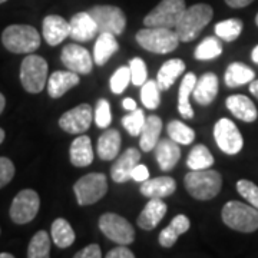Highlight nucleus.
Listing matches in <instances>:
<instances>
[{
	"label": "nucleus",
	"instance_id": "nucleus-47",
	"mask_svg": "<svg viewBox=\"0 0 258 258\" xmlns=\"http://www.w3.org/2000/svg\"><path fill=\"white\" fill-rule=\"evenodd\" d=\"M132 179L137 182H144V181L149 179V171H148L147 166L142 165V164H138L135 166L132 171Z\"/></svg>",
	"mask_w": 258,
	"mask_h": 258
},
{
	"label": "nucleus",
	"instance_id": "nucleus-4",
	"mask_svg": "<svg viewBox=\"0 0 258 258\" xmlns=\"http://www.w3.org/2000/svg\"><path fill=\"white\" fill-rule=\"evenodd\" d=\"M222 221L231 230L254 232L258 230V210L251 204L230 201L222 208Z\"/></svg>",
	"mask_w": 258,
	"mask_h": 258
},
{
	"label": "nucleus",
	"instance_id": "nucleus-12",
	"mask_svg": "<svg viewBox=\"0 0 258 258\" xmlns=\"http://www.w3.org/2000/svg\"><path fill=\"white\" fill-rule=\"evenodd\" d=\"M214 138L218 148L228 155L238 154L244 147V139L237 125L228 118H221L214 126Z\"/></svg>",
	"mask_w": 258,
	"mask_h": 258
},
{
	"label": "nucleus",
	"instance_id": "nucleus-22",
	"mask_svg": "<svg viewBox=\"0 0 258 258\" xmlns=\"http://www.w3.org/2000/svg\"><path fill=\"white\" fill-rule=\"evenodd\" d=\"M176 182L171 176H157L141 185V194L148 198H165L175 192Z\"/></svg>",
	"mask_w": 258,
	"mask_h": 258
},
{
	"label": "nucleus",
	"instance_id": "nucleus-14",
	"mask_svg": "<svg viewBox=\"0 0 258 258\" xmlns=\"http://www.w3.org/2000/svg\"><path fill=\"white\" fill-rule=\"evenodd\" d=\"M60 60L69 71L79 75L91 74L93 62H95L91 52L86 47L75 45V43H69L62 49Z\"/></svg>",
	"mask_w": 258,
	"mask_h": 258
},
{
	"label": "nucleus",
	"instance_id": "nucleus-27",
	"mask_svg": "<svg viewBox=\"0 0 258 258\" xmlns=\"http://www.w3.org/2000/svg\"><path fill=\"white\" fill-rule=\"evenodd\" d=\"M162 131V120L157 115H151L145 120V125L141 131V141H139V147L142 151L149 152L154 151L157 144L159 142V135Z\"/></svg>",
	"mask_w": 258,
	"mask_h": 258
},
{
	"label": "nucleus",
	"instance_id": "nucleus-7",
	"mask_svg": "<svg viewBox=\"0 0 258 258\" xmlns=\"http://www.w3.org/2000/svg\"><path fill=\"white\" fill-rule=\"evenodd\" d=\"M185 9V0H162L144 18V25L147 28L175 29Z\"/></svg>",
	"mask_w": 258,
	"mask_h": 258
},
{
	"label": "nucleus",
	"instance_id": "nucleus-46",
	"mask_svg": "<svg viewBox=\"0 0 258 258\" xmlns=\"http://www.w3.org/2000/svg\"><path fill=\"white\" fill-rule=\"evenodd\" d=\"M106 257L108 258H134L135 257V254H134V252H132L126 245H120L119 244V247L111 249V251L106 254Z\"/></svg>",
	"mask_w": 258,
	"mask_h": 258
},
{
	"label": "nucleus",
	"instance_id": "nucleus-52",
	"mask_svg": "<svg viewBox=\"0 0 258 258\" xmlns=\"http://www.w3.org/2000/svg\"><path fill=\"white\" fill-rule=\"evenodd\" d=\"M5 106H6V99H5V96L0 93V115H2V112L5 111Z\"/></svg>",
	"mask_w": 258,
	"mask_h": 258
},
{
	"label": "nucleus",
	"instance_id": "nucleus-30",
	"mask_svg": "<svg viewBox=\"0 0 258 258\" xmlns=\"http://www.w3.org/2000/svg\"><path fill=\"white\" fill-rule=\"evenodd\" d=\"M197 83V76L192 72L185 74L184 79L179 86V92H178V111L181 113V116H184L185 119H191L194 116V111L189 103V95L194 92Z\"/></svg>",
	"mask_w": 258,
	"mask_h": 258
},
{
	"label": "nucleus",
	"instance_id": "nucleus-2",
	"mask_svg": "<svg viewBox=\"0 0 258 258\" xmlns=\"http://www.w3.org/2000/svg\"><path fill=\"white\" fill-rule=\"evenodd\" d=\"M214 10L210 5L198 3L186 8L178 20L175 32L181 42H192L203 32V29L211 22Z\"/></svg>",
	"mask_w": 258,
	"mask_h": 258
},
{
	"label": "nucleus",
	"instance_id": "nucleus-29",
	"mask_svg": "<svg viewBox=\"0 0 258 258\" xmlns=\"http://www.w3.org/2000/svg\"><path fill=\"white\" fill-rule=\"evenodd\" d=\"M185 72V63L181 59H169L161 66L157 76L158 86L161 91H168L175 81Z\"/></svg>",
	"mask_w": 258,
	"mask_h": 258
},
{
	"label": "nucleus",
	"instance_id": "nucleus-45",
	"mask_svg": "<svg viewBox=\"0 0 258 258\" xmlns=\"http://www.w3.org/2000/svg\"><path fill=\"white\" fill-rule=\"evenodd\" d=\"M102 251L98 244H91L75 254V258H101Z\"/></svg>",
	"mask_w": 258,
	"mask_h": 258
},
{
	"label": "nucleus",
	"instance_id": "nucleus-53",
	"mask_svg": "<svg viewBox=\"0 0 258 258\" xmlns=\"http://www.w3.org/2000/svg\"><path fill=\"white\" fill-rule=\"evenodd\" d=\"M0 258H13V254H10V252H2Z\"/></svg>",
	"mask_w": 258,
	"mask_h": 258
},
{
	"label": "nucleus",
	"instance_id": "nucleus-26",
	"mask_svg": "<svg viewBox=\"0 0 258 258\" xmlns=\"http://www.w3.org/2000/svg\"><path fill=\"white\" fill-rule=\"evenodd\" d=\"M119 49V43L112 33H99L93 47V60L98 66H103Z\"/></svg>",
	"mask_w": 258,
	"mask_h": 258
},
{
	"label": "nucleus",
	"instance_id": "nucleus-56",
	"mask_svg": "<svg viewBox=\"0 0 258 258\" xmlns=\"http://www.w3.org/2000/svg\"><path fill=\"white\" fill-rule=\"evenodd\" d=\"M5 2H8V0H0V5H2V3H5Z\"/></svg>",
	"mask_w": 258,
	"mask_h": 258
},
{
	"label": "nucleus",
	"instance_id": "nucleus-28",
	"mask_svg": "<svg viewBox=\"0 0 258 258\" xmlns=\"http://www.w3.org/2000/svg\"><path fill=\"white\" fill-rule=\"evenodd\" d=\"M120 134L116 129H106L98 141V157L102 161H112L119 154Z\"/></svg>",
	"mask_w": 258,
	"mask_h": 258
},
{
	"label": "nucleus",
	"instance_id": "nucleus-10",
	"mask_svg": "<svg viewBox=\"0 0 258 258\" xmlns=\"http://www.w3.org/2000/svg\"><path fill=\"white\" fill-rule=\"evenodd\" d=\"M99 230L105 237L120 245H129L135 241V230L132 224L113 212H106L99 218Z\"/></svg>",
	"mask_w": 258,
	"mask_h": 258
},
{
	"label": "nucleus",
	"instance_id": "nucleus-24",
	"mask_svg": "<svg viewBox=\"0 0 258 258\" xmlns=\"http://www.w3.org/2000/svg\"><path fill=\"white\" fill-rule=\"evenodd\" d=\"M69 158L72 165L78 168H85L93 162V149L91 138L88 135H82L75 138L69 149Z\"/></svg>",
	"mask_w": 258,
	"mask_h": 258
},
{
	"label": "nucleus",
	"instance_id": "nucleus-39",
	"mask_svg": "<svg viewBox=\"0 0 258 258\" xmlns=\"http://www.w3.org/2000/svg\"><path fill=\"white\" fill-rule=\"evenodd\" d=\"M145 120H147V118H145L144 111L142 109H135V111H132L131 115H126V116L122 118V125H123V128L128 131L129 135L139 137L141 131L145 125Z\"/></svg>",
	"mask_w": 258,
	"mask_h": 258
},
{
	"label": "nucleus",
	"instance_id": "nucleus-51",
	"mask_svg": "<svg viewBox=\"0 0 258 258\" xmlns=\"http://www.w3.org/2000/svg\"><path fill=\"white\" fill-rule=\"evenodd\" d=\"M251 59H252L254 63L258 64V45L252 49V52H251Z\"/></svg>",
	"mask_w": 258,
	"mask_h": 258
},
{
	"label": "nucleus",
	"instance_id": "nucleus-49",
	"mask_svg": "<svg viewBox=\"0 0 258 258\" xmlns=\"http://www.w3.org/2000/svg\"><path fill=\"white\" fill-rule=\"evenodd\" d=\"M122 105H123V108L126 109V111H135V109H138L137 108V102L134 101V99H131V98H125L123 101H122Z\"/></svg>",
	"mask_w": 258,
	"mask_h": 258
},
{
	"label": "nucleus",
	"instance_id": "nucleus-36",
	"mask_svg": "<svg viewBox=\"0 0 258 258\" xmlns=\"http://www.w3.org/2000/svg\"><path fill=\"white\" fill-rule=\"evenodd\" d=\"M242 22L240 19H227L215 25V35L224 42H234L242 32Z\"/></svg>",
	"mask_w": 258,
	"mask_h": 258
},
{
	"label": "nucleus",
	"instance_id": "nucleus-25",
	"mask_svg": "<svg viewBox=\"0 0 258 258\" xmlns=\"http://www.w3.org/2000/svg\"><path fill=\"white\" fill-rule=\"evenodd\" d=\"M189 227H191V222L186 215L184 214L176 215L171 221V224L159 232V244L165 248H171L176 242L178 237L185 234L189 230Z\"/></svg>",
	"mask_w": 258,
	"mask_h": 258
},
{
	"label": "nucleus",
	"instance_id": "nucleus-37",
	"mask_svg": "<svg viewBox=\"0 0 258 258\" xmlns=\"http://www.w3.org/2000/svg\"><path fill=\"white\" fill-rule=\"evenodd\" d=\"M169 138L174 139L175 142L181 145H189L195 139V132L192 128L186 126L181 120H171L166 126Z\"/></svg>",
	"mask_w": 258,
	"mask_h": 258
},
{
	"label": "nucleus",
	"instance_id": "nucleus-48",
	"mask_svg": "<svg viewBox=\"0 0 258 258\" xmlns=\"http://www.w3.org/2000/svg\"><path fill=\"white\" fill-rule=\"evenodd\" d=\"M254 0H225V3L232 8V9H241V8H245L248 6L249 3H252Z\"/></svg>",
	"mask_w": 258,
	"mask_h": 258
},
{
	"label": "nucleus",
	"instance_id": "nucleus-34",
	"mask_svg": "<svg viewBox=\"0 0 258 258\" xmlns=\"http://www.w3.org/2000/svg\"><path fill=\"white\" fill-rule=\"evenodd\" d=\"M186 165L189 169H208L214 165V157L205 145H197L191 149Z\"/></svg>",
	"mask_w": 258,
	"mask_h": 258
},
{
	"label": "nucleus",
	"instance_id": "nucleus-42",
	"mask_svg": "<svg viewBox=\"0 0 258 258\" xmlns=\"http://www.w3.org/2000/svg\"><path fill=\"white\" fill-rule=\"evenodd\" d=\"M129 69H131V79L135 86H142L147 82L148 71L145 62L141 57H134L129 62Z\"/></svg>",
	"mask_w": 258,
	"mask_h": 258
},
{
	"label": "nucleus",
	"instance_id": "nucleus-15",
	"mask_svg": "<svg viewBox=\"0 0 258 258\" xmlns=\"http://www.w3.org/2000/svg\"><path fill=\"white\" fill-rule=\"evenodd\" d=\"M141 161V152L137 148H128L111 168L112 179L118 184L132 179V171Z\"/></svg>",
	"mask_w": 258,
	"mask_h": 258
},
{
	"label": "nucleus",
	"instance_id": "nucleus-41",
	"mask_svg": "<svg viewBox=\"0 0 258 258\" xmlns=\"http://www.w3.org/2000/svg\"><path fill=\"white\" fill-rule=\"evenodd\" d=\"M95 122L98 128H108L112 122L111 105L106 99H99L95 106Z\"/></svg>",
	"mask_w": 258,
	"mask_h": 258
},
{
	"label": "nucleus",
	"instance_id": "nucleus-18",
	"mask_svg": "<svg viewBox=\"0 0 258 258\" xmlns=\"http://www.w3.org/2000/svg\"><path fill=\"white\" fill-rule=\"evenodd\" d=\"M79 82V74L72 71H56L47 79V93L50 98L59 99Z\"/></svg>",
	"mask_w": 258,
	"mask_h": 258
},
{
	"label": "nucleus",
	"instance_id": "nucleus-19",
	"mask_svg": "<svg viewBox=\"0 0 258 258\" xmlns=\"http://www.w3.org/2000/svg\"><path fill=\"white\" fill-rule=\"evenodd\" d=\"M154 151H155V158H157L158 165L165 172L174 169V166L178 164V161L181 158L179 144L171 138L159 139V142L157 144Z\"/></svg>",
	"mask_w": 258,
	"mask_h": 258
},
{
	"label": "nucleus",
	"instance_id": "nucleus-9",
	"mask_svg": "<svg viewBox=\"0 0 258 258\" xmlns=\"http://www.w3.org/2000/svg\"><path fill=\"white\" fill-rule=\"evenodd\" d=\"M98 25L99 33L122 35L126 26V16L122 9L111 5H98L88 10Z\"/></svg>",
	"mask_w": 258,
	"mask_h": 258
},
{
	"label": "nucleus",
	"instance_id": "nucleus-5",
	"mask_svg": "<svg viewBox=\"0 0 258 258\" xmlns=\"http://www.w3.org/2000/svg\"><path fill=\"white\" fill-rule=\"evenodd\" d=\"M137 42L148 52L166 55L174 52L181 40L172 29L145 28L137 33Z\"/></svg>",
	"mask_w": 258,
	"mask_h": 258
},
{
	"label": "nucleus",
	"instance_id": "nucleus-32",
	"mask_svg": "<svg viewBox=\"0 0 258 258\" xmlns=\"http://www.w3.org/2000/svg\"><path fill=\"white\" fill-rule=\"evenodd\" d=\"M50 235H52V241L59 248L71 247L75 242V238H76L74 228L71 227V224L66 221L64 218H56L55 221L52 222Z\"/></svg>",
	"mask_w": 258,
	"mask_h": 258
},
{
	"label": "nucleus",
	"instance_id": "nucleus-20",
	"mask_svg": "<svg viewBox=\"0 0 258 258\" xmlns=\"http://www.w3.org/2000/svg\"><path fill=\"white\" fill-rule=\"evenodd\" d=\"M166 214V204L162 198H149V203L139 214L138 225L145 231L154 230L159 222L164 220Z\"/></svg>",
	"mask_w": 258,
	"mask_h": 258
},
{
	"label": "nucleus",
	"instance_id": "nucleus-8",
	"mask_svg": "<svg viewBox=\"0 0 258 258\" xmlns=\"http://www.w3.org/2000/svg\"><path fill=\"white\" fill-rule=\"evenodd\" d=\"M74 192L79 205H91L98 203L108 192V181L106 176L99 172H92L83 175L74 185Z\"/></svg>",
	"mask_w": 258,
	"mask_h": 258
},
{
	"label": "nucleus",
	"instance_id": "nucleus-21",
	"mask_svg": "<svg viewBox=\"0 0 258 258\" xmlns=\"http://www.w3.org/2000/svg\"><path fill=\"white\" fill-rule=\"evenodd\" d=\"M225 105H227L228 111L240 120L251 123L257 119V108H255L254 102L247 98L245 95H231L227 98Z\"/></svg>",
	"mask_w": 258,
	"mask_h": 258
},
{
	"label": "nucleus",
	"instance_id": "nucleus-43",
	"mask_svg": "<svg viewBox=\"0 0 258 258\" xmlns=\"http://www.w3.org/2000/svg\"><path fill=\"white\" fill-rule=\"evenodd\" d=\"M237 191L244 200L258 210V186L248 179H240L237 182Z\"/></svg>",
	"mask_w": 258,
	"mask_h": 258
},
{
	"label": "nucleus",
	"instance_id": "nucleus-6",
	"mask_svg": "<svg viewBox=\"0 0 258 258\" xmlns=\"http://www.w3.org/2000/svg\"><path fill=\"white\" fill-rule=\"evenodd\" d=\"M49 66L47 62L39 55L29 53L20 64V82L29 93H40L47 81Z\"/></svg>",
	"mask_w": 258,
	"mask_h": 258
},
{
	"label": "nucleus",
	"instance_id": "nucleus-35",
	"mask_svg": "<svg viewBox=\"0 0 258 258\" xmlns=\"http://www.w3.org/2000/svg\"><path fill=\"white\" fill-rule=\"evenodd\" d=\"M222 53V45L218 36L205 37L195 49V57L198 60H212Z\"/></svg>",
	"mask_w": 258,
	"mask_h": 258
},
{
	"label": "nucleus",
	"instance_id": "nucleus-16",
	"mask_svg": "<svg viewBox=\"0 0 258 258\" xmlns=\"http://www.w3.org/2000/svg\"><path fill=\"white\" fill-rule=\"evenodd\" d=\"M69 26H71L69 36L76 42H89L99 33L98 25L89 12H79L74 15L69 22Z\"/></svg>",
	"mask_w": 258,
	"mask_h": 258
},
{
	"label": "nucleus",
	"instance_id": "nucleus-40",
	"mask_svg": "<svg viewBox=\"0 0 258 258\" xmlns=\"http://www.w3.org/2000/svg\"><path fill=\"white\" fill-rule=\"evenodd\" d=\"M129 82H132L129 66H120L119 69H116V72L112 75L111 81H109V86H111L112 92L119 95V93H122L126 89Z\"/></svg>",
	"mask_w": 258,
	"mask_h": 258
},
{
	"label": "nucleus",
	"instance_id": "nucleus-3",
	"mask_svg": "<svg viewBox=\"0 0 258 258\" xmlns=\"http://www.w3.org/2000/svg\"><path fill=\"white\" fill-rule=\"evenodd\" d=\"M2 42L12 53H33L40 46V35L29 25H12L3 30Z\"/></svg>",
	"mask_w": 258,
	"mask_h": 258
},
{
	"label": "nucleus",
	"instance_id": "nucleus-31",
	"mask_svg": "<svg viewBox=\"0 0 258 258\" xmlns=\"http://www.w3.org/2000/svg\"><path fill=\"white\" fill-rule=\"evenodd\" d=\"M254 78H255V72L249 66L241 63V62H234L225 71L224 81H225L227 86L237 88V86H241V85L252 82Z\"/></svg>",
	"mask_w": 258,
	"mask_h": 258
},
{
	"label": "nucleus",
	"instance_id": "nucleus-1",
	"mask_svg": "<svg viewBox=\"0 0 258 258\" xmlns=\"http://www.w3.org/2000/svg\"><path fill=\"white\" fill-rule=\"evenodd\" d=\"M184 184L189 195L200 200L208 201L215 198L222 188V176L218 171L208 169H191L184 178Z\"/></svg>",
	"mask_w": 258,
	"mask_h": 258
},
{
	"label": "nucleus",
	"instance_id": "nucleus-13",
	"mask_svg": "<svg viewBox=\"0 0 258 258\" xmlns=\"http://www.w3.org/2000/svg\"><path fill=\"white\" fill-rule=\"evenodd\" d=\"M93 120V109L88 103H81L71 111L64 112L59 119V126L72 135L86 132Z\"/></svg>",
	"mask_w": 258,
	"mask_h": 258
},
{
	"label": "nucleus",
	"instance_id": "nucleus-38",
	"mask_svg": "<svg viewBox=\"0 0 258 258\" xmlns=\"http://www.w3.org/2000/svg\"><path fill=\"white\" fill-rule=\"evenodd\" d=\"M159 86H158L157 81H147L141 86V101L144 103V106L148 109H157L161 102V96H159Z\"/></svg>",
	"mask_w": 258,
	"mask_h": 258
},
{
	"label": "nucleus",
	"instance_id": "nucleus-44",
	"mask_svg": "<svg viewBox=\"0 0 258 258\" xmlns=\"http://www.w3.org/2000/svg\"><path fill=\"white\" fill-rule=\"evenodd\" d=\"M15 176V165L9 158L0 157V189L9 184Z\"/></svg>",
	"mask_w": 258,
	"mask_h": 258
},
{
	"label": "nucleus",
	"instance_id": "nucleus-50",
	"mask_svg": "<svg viewBox=\"0 0 258 258\" xmlns=\"http://www.w3.org/2000/svg\"><path fill=\"white\" fill-rule=\"evenodd\" d=\"M249 92L252 93L258 99V81H252L249 82Z\"/></svg>",
	"mask_w": 258,
	"mask_h": 258
},
{
	"label": "nucleus",
	"instance_id": "nucleus-55",
	"mask_svg": "<svg viewBox=\"0 0 258 258\" xmlns=\"http://www.w3.org/2000/svg\"><path fill=\"white\" fill-rule=\"evenodd\" d=\"M255 23H257V26H258V13H257V16H255Z\"/></svg>",
	"mask_w": 258,
	"mask_h": 258
},
{
	"label": "nucleus",
	"instance_id": "nucleus-54",
	"mask_svg": "<svg viewBox=\"0 0 258 258\" xmlns=\"http://www.w3.org/2000/svg\"><path fill=\"white\" fill-rule=\"evenodd\" d=\"M5 137H6V134H5V131L0 128V144H3V141H5Z\"/></svg>",
	"mask_w": 258,
	"mask_h": 258
},
{
	"label": "nucleus",
	"instance_id": "nucleus-17",
	"mask_svg": "<svg viewBox=\"0 0 258 258\" xmlns=\"http://www.w3.org/2000/svg\"><path fill=\"white\" fill-rule=\"evenodd\" d=\"M43 37L47 45L57 46L62 43L66 37L71 35V26L69 22L57 15H49L43 19Z\"/></svg>",
	"mask_w": 258,
	"mask_h": 258
},
{
	"label": "nucleus",
	"instance_id": "nucleus-23",
	"mask_svg": "<svg viewBox=\"0 0 258 258\" xmlns=\"http://www.w3.org/2000/svg\"><path fill=\"white\" fill-rule=\"evenodd\" d=\"M218 93V76L212 72L204 74L200 79H197L194 88V98L200 105H210L217 98Z\"/></svg>",
	"mask_w": 258,
	"mask_h": 258
},
{
	"label": "nucleus",
	"instance_id": "nucleus-33",
	"mask_svg": "<svg viewBox=\"0 0 258 258\" xmlns=\"http://www.w3.org/2000/svg\"><path fill=\"white\" fill-rule=\"evenodd\" d=\"M50 237L45 230L37 231L32 237L28 247L29 258H49L50 255Z\"/></svg>",
	"mask_w": 258,
	"mask_h": 258
},
{
	"label": "nucleus",
	"instance_id": "nucleus-11",
	"mask_svg": "<svg viewBox=\"0 0 258 258\" xmlns=\"http://www.w3.org/2000/svg\"><path fill=\"white\" fill-rule=\"evenodd\" d=\"M39 207H40L39 194L33 189H22L15 197L13 203L10 205V218L19 225L28 224L37 215Z\"/></svg>",
	"mask_w": 258,
	"mask_h": 258
}]
</instances>
